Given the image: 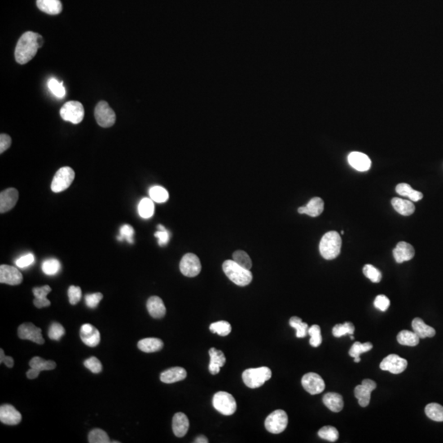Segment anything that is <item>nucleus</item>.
Wrapping results in <instances>:
<instances>
[{"label": "nucleus", "instance_id": "obj_35", "mask_svg": "<svg viewBox=\"0 0 443 443\" xmlns=\"http://www.w3.org/2000/svg\"><path fill=\"white\" fill-rule=\"evenodd\" d=\"M373 348V345L370 343H361L359 342L354 343L352 348L350 349L349 355L355 359V362L361 361V354L369 352Z\"/></svg>", "mask_w": 443, "mask_h": 443}, {"label": "nucleus", "instance_id": "obj_53", "mask_svg": "<svg viewBox=\"0 0 443 443\" xmlns=\"http://www.w3.org/2000/svg\"><path fill=\"white\" fill-rule=\"evenodd\" d=\"M157 229H159V232L155 233V238L159 239V245L160 246H164L168 244L169 241V233H168L167 229L164 228L163 225H158Z\"/></svg>", "mask_w": 443, "mask_h": 443}, {"label": "nucleus", "instance_id": "obj_1", "mask_svg": "<svg viewBox=\"0 0 443 443\" xmlns=\"http://www.w3.org/2000/svg\"><path fill=\"white\" fill-rule=\"evenodd\" d=\"M42 36L36 32H27L19 39L15 49V59L19 64L29 63L43 45Z\"/></svg>", "mask_w": 443, "mask_h": 443}, {"label": "nucleus", "instance_id": "obj_34", "mask_svg": "<svg viewBox=\"0 0 443 443\" xmlns=\"http://www.w3.org/2000/svg\"><path fill=\"white\" fill-rule=\"evenodd\" d=\"M138 212L140 216L143 218H150L155 213V204L152 199L144 198L141 199L138 205Z\"/></svg>", "mask_w": 443, "mask_h": 443}, {"label": "nucleus", "instance_id": "obj_49", "mask_svg": "<svg viewBox=\"0 0 443 443\" xmlns=\"http://www.w3.org/2000/svg\"><path fill=\"white\" fill-rule=\"evenodd\" d=\"M64 334H65V329L60 323L55 322L50 325L48 336L51 340L59 341Z\"/></svg>", "mask_w": 443, "mask_h": 443}, {"label": "nucleus", "instance_id": "obj_31", "mask_svg": "<svg viewBox=\"0 0 443 443\" xmlns=\"http://www.w3.org/2000/svg\"><path fill=\"white\" fill-rule=\"evenodd\" d=\"M392 204L394 209L403 216H410L415 211V206L413 204V202L406 199H400L397 197L392 199Z\"/></svg>", "mask_w": 443, "mask_h": 443}, {"label": "nucleus", "instance_id": "obj_23", "mask_svg": "<svg viewBox=\"0 0 443 443\" xmlns=\"http://www.w3.org/2000/svg\"><path fill=\"white\" fill-rule=\"evenodd\" d=\"M148 312L151 317L155 318H161L164 317L166 313V307L161 298L156 295L151 296L147 300Z\"/></svg>", "mask_w": 443, "mask_h": 443}, {"label": "nucleus", "instance_id": "obj_39", "mask_svg": "<svg viewBox=\"0 0 443 443\" xmlns=\"http://www.w3.org/2000/svg\"><path fill=\"white\" fill-rule=\"evenodd\" d=\"M150 199L157 203H164L169 199L168 190L159 186H153L150 189Z\"/></svg>", "mask_w": 443, "mask_h": 443}, {"label": "nucleus", "instance_id": "obj_52", "mask_svg": "<svg viewBox=\"0 0 443 443\" xmlns=\"http://www.w3.org/2000/svg\"><path fill=\"white\" fill-rule=\"evenodd\" d=\"M103 294L97 292V293L89 294L85 295V304L90 309H95L103 299Z\"/></svg>", "mask_w": 443, "mask_h": 443}, {"label": "nucleus", "instance_id": "obj_18", "mask_svg": "<svg viewBox=\"0 0 443 443\" xmlns=\"http://www.w3.org/2000/svg\"><path fill=\"white\" fill-rule=\"evenodd\" d=\"M80 337L83 343L90 347H97L100 342V334L98 329L89 323L81 326Z\"/></svg>", "mask_w": 443, "mask_h": 443}, {"label": "nucleus", "instance_id": "obj_44", "mask_svg": "<svg viewBox=\"0 0 443 443\" xmlns=\"http://www.w3.org/2000/svg\"><path fill=\"white\" fill-rule=\"evenodd\" d=\"M318 436L322 439L334 442L339 437V432L336 427L333 426H324L318 431Z\"/></svg>", "mask_w": 443, "mask_h": 443}, {"label": "nucleus", "instance_id": "obj_11", "mask_svg": "<svg viewBox=\"0 0 443 443\" xmlns=\"http://www.w3.org/2000/svg\"><path fill=\"white\" fill-rule=\"evenodd\" d=\"M408 362L396 354H391L383 359L380 364V369L393 374H401L407 368Z\"/></svg>", "mask_w": 443, "mask_h": 443}, {"label": "nucleus", "instance_id": "obj_42", "mask_svg": "<svg viewBox=\"0 0 443 443\" xmlns=\"http://www.w3.org/2000/svg\"><path fill=\"white\" fill-rule=\"evenodd\" d=\"M233 260H234L240 266L243 267L244 269H250L252 268V261L248 254L243 251H237L233 253Z\"/></svg>", "mask_w": 443, "mask_h": 443}, {"label": "nucleus", "instance_id": "obj_19", "mask_svg": "<svg viewBox=\"0 0 443 443\" xmlns=\"http://www.w3.org/2000/svg\"><path fill=\"white\" fill-rule=\"evenodd\" d=\"M414 249L407 242H400L393 250V256L396 263L401 264L405 261H409L414 258Z\"/></svg>", "mask_w": 443, "mask_h": 443}, {"label": "nucleus", "instance_id": "obj_29", "mask_svg": "<svg viewBox=\"0 0 443 443\" xmlns=\"http://www.w3.org/2000/svg\"><path fill=\"white\" fill-rule=\"evenodd\" d=\"M413 331L418 335L419 338H432L435 336L436 331L433 327H430L423 322L420 318H415L412 321Z\"/></svg>", "mask_w": 443, "mask_h": 443}, {"label": "nucleus", "instance_id": "obj_61", "mask_svg": "<svg viewBox=\"0 0 443 443\" xmlns=\"http://www.w3.org/2000/svg\"><path fill=\"white\" fill-rule=\"evenodd\" d=\"M351 339H352V340L354 339V337L352 335H351Z\"/></svg>", "mask_w": 443, "mask_h": 443}, {"label": "nucleus", "instance_id": "obj_60", "mask_svg": "<svg viewBox=\"0 0 443 443\" xmlns=\"http://www.w3.org/2000/svg\"><path fill=\"white\" fill-rule=\"evenodd\" d=\"M195 443H208V440L206 436H203V435H200V436H197L195 440Z\"/></svg>", "mask_w": 443, "mask_h": 443}, {"label": "nucleus", "instance_id": "obj_28", "mask_svg": "<svg viewBox=\"0 0 443 443\" xmlns=\"http://www.w3.org/2000/svg\"><path fill=\"white\" fill-rule=\"evenodd\" d=\"M36 5L41 11L49 15H58L63 10L60 0H37Z\"/></svg>", "mask_w": 443, "mask_h": 443}, {"label": "nucleus", "instance_id": "obj_26", "mask_svg": "<svg viewBox=\"0 0 443 443\" xmlns=\"http://www.w3.org/2000/svg\"><path fill=\"white\" fill-rule=\"evenodd\" d=\"M51 287L45 285L41 287H35L32 290L34 295H35V300H34V304L36 308L41 309L48 307L51 304L50 300H48L47 295L49 292H51Z\"/></svg>", "mask_w": 443, "mask_h": 443}, {"label": "nucleus", "instance_id": "obj_21", "mask_svg": "<svg viewBox=\"0 0 443 443\" xmlns=\"http://www.w3.org/2000/svg\"><path fill=\"white\" fill-rule=\"evenodd\" d=\"M348 162L352 168L360 172L369 170L371 167V160L367 155L361 152H352L348 156Z\"/></svg>", "mask_w": 443, "mask_h": 443}, {"label": "nucleus", "instance_id": "obj_40", "mask_svg": "<svg viewBox=\"0 0 443 443\" xmlns=\"http://www.w3.org/2000/svg\"><path fill=\"white\" fill-rule=\"evenodd\" d=\"M209 330L213 334H217L219 336H228L232 331V326L227 321H218L213 322L209 326Z\"/></svg>", "mask_w": 443, "mask_h": 443}, {"label": "nucleus", "instance_id": "obj_58", "mask_svg": "<svg viewBox=\"0 0 443 443\" xmlns=\"http://www.w3.org/2000/svg\"><path fill=\"white\" fill-rule=\"evenodd\" d=\"M0 363H5L6 366L9 368L14 367V361L11 356H5L4 350H0Z\"/></svg>", "mask_w": 443, "mask_h": 443}, {"label": "nucleus", "instance_id": "obj_22", "mask_svg": "<svg viewBox=\"0 0 443 443\" xmlns=\"http://www.w3.org/2000/svg\"><path fill=\"white\" fill-rule=\"evenodd\" d=\"M189 419L186 414L181 412L175 414L172 418V431L177 437H182L188 432Z\"/></svg>", "mask_w": 443, "mask_h": 443}, {"label": "nucleus", "instance_id": "obj_5", "mask_svg": "<svg viewBox=\"0 0 443 443\" xmlns=\"http://www.w3.org/2000/svg\"><path fill=\"white\" fill-rule=\"evenodd\" d=\"M213 405L215 410L224 415H232L237 410V402L230 393L218 392L214 394Z\"/></svg>", "mask_w": 443, "mask_h": 443}, {"label": "nucleus", "instance_id": "obj_50", "mask_svg": "<svg viewBox=\"0 0 443 443\" xmlns=\"http://www.w3.org/2000/svg\"><path fill=\"white\" fill-rule=\"evenodd\" d=\"M135 235V230L129 224H125L120 229V235L118 237L119 242H123V240H127V242L130 244L134 243L133 237Z\"/></svg>", "mask_w": 443, "mask_h": 443}, {"label": "nucleus", "instance_id": "obj_8", "mask_svg": "<svg viewBox=\"0 0 443 443\" xmlns=\"http://www.w3.org/2000/svg\"><path fill=\"white\" fill-rule=\"evenodd\" d=\"M61 118L67 122L78 124L82 122L85 115L84 107L78 101H69L61 107Z\"/></svg>", "mask_w": 443, "mask_h": 443}, {"label": "nucleus", "instance_id": "obj_51", "mask_svg": "<svg viewBox=\"0 0 443 443\" xmlns=\"http://www.w3.org/2000/svg\"><path fill=\"white\" fill-rule=\"evenodd\" d=\"M84 365L86 369H89L93 374H99L103 370V366L100 361H98V359L94 356H92L90 358L87 359L84 362Z\"/></svg>", "mask_w": 443, "mask_h": 443}, {"label": "nucleus", "instance_id": "obj_9", "mask_svg": "<svg viewBox=\"0 0 443 443\" xmlns=\"http://www.w3.org/2000/svg\"><path fill=\"white\" fill-rule=\"evenodd\" d=\"M94 117L97 123L102 128H107L112 127L116 122V115L105 101L98 102L95 109Z\"/></svg>", "mask_w": 443, "mask_h": 443}, {"label": "nucleus", "instance_id": "obj_16", "mask_svg": "<svg viewBox=\"0 0 443 443\" xmlns=\"http://www.w3.org/2000/svg\"><path fill=\"white\" fill-rule=\"evenodd\" d=\"M0 421L6 425H17L22 421V414L13 405L5 404L0 407Z\"/></svg>", "mask_w": 443, "mask_h": 443}, {"label": "nucleus", "instance_id": "obj_6", "mask_svg": "<svg viewBox=\"0 0 443 443\" xmlns=\"http://www.w3.org/2000/svg\"><path fill=\"white\" fill-rule=\"evenodd\" d=\"M75 178V172L70 167H63L58 169L52 181L51 190L55 193L67 190Z\"/></svg>", "mask_w": 443, "mask_h": 443}, {"label": "nucleus", "instance_id": "obj_32", "mask_svg": "<svg viewBox=\"0 0 443 443\" xmlns=\"http://www.w3.org/2000/svg\"><path fill=\"white\" fill-rule=\"evenodd\" d=\"M396 191L401 196L408 197L412 201H418L423 199V194L414 190L409 184L400 183L396 186Z\"/></svg>", "mask_w": 443, "mask_h": 443}, {"label": "nucleus", "instance_id": "obj_3", "mask_svg": "<svg viewBox=\"0 0 443 443\" xmlns=\"http://www.w3.org/2000/svg\"><path fill=\"white\" fill-rule=\"evenodd\" d=\"M341 248L342 238L339 233L334 231L326 233L320 241V254L325 260H331L336 259L340 255Z\"/></svg>", "mask_w": 443, "mask_h": 443}, {"label": "nucleus", "instance_id": "obj_2", "mask_svg": "<svg viewBox=\"0 0 443 443\" xmlns=\"http://www.w3.org/2000/svg\"><path fill=\"white\" fill-rule=\"evenodd\" d=\"M223 269L227 277L240 287H245L250 284L253 278L251 271L240 266L234 260L224 261Z\"/></svg>", "mask_w": 443, "mask_h": 443}, {"label": "nucleus", "instance_id": "obj_48", "mask_svg": "<svg viewBox=\"0 0 443 443\" xmlns=\"http://www.w3.org/2000/svg\"><path fill=\"white\" fill-rule=\"evenodd\" d=\"M308 334L310 336L309 344L313 347H319L322 343V336H321V328L318 325H313L309 327Z\"/></svg>", "mask_w": 443, "mask_h": 443}, {"label": "nucleus", "instance_id": "obj_38", "mask_svg": "<svg viewBox=\"0 0 443 443\" xmlns=\"http://www.w3.org/2000/svg\"><path fill=\"white\" fill-rule=\"evenodd\" d=\"M289 324L296 330V338H303L307 336L309 326L305 322H303L301 318L296 316L291 317L289 321Z\"/></svg>", "mask_w": 443, "mask_h": 443}, {"label": "nucleus", "instance_id": "obj_30", "mask_svg": "<svg viewBox=\"0 0 443 443\" xmlns=\"http://www.w3.org/2000/svg\"><path fill=\"white\" fill-rule=\"evenodd\" d=\"M137 347L141 352H146V353H153V352L161 351L164 347V343L159 338H145V339L139 341Z\"/></svg>", "mask_w": 443, "mask_h": 443}, {"label": "nucleus", "instance_id": "obj_33", "mask_svg": "<svg viewBox=\"0 0 443 443\" xmlns=\"http://www.w3.org/2000/svg\"><path fill=\"white\" fill-rule=\"evenodd\" d=\"M419 339L418 335L414 331L403 330L400 331L397 335V342L403 346L408 347H415L419 343Z\"/></svg>", "mask_w": 443, "mask_h": 443}, {"label": "nucleus", "instance_id": "obj_59", "mask_svg": "<svg viewBox=\"0 0 443 443\" xmlns=\"http://www.w3.org/2000/svg\"><path fill=\"white\" fill-rule=\"evenodd\" d=\"M40 373H41V372L38 371L37 369L31 368V369L27 372V376L29 379H35V378H38Z\"/></svg>", "mask_w": 443, "mask_h": 443}, {"label": "nucleus", "instance_id": "obj_7", "mask_svg": "<svg viewBox=\"0 0 443 443\" xmlns=\"http://www.w3.org/2000/svg\"><path fill=\"white\" fill-rule=\"evenodd\" d=\"M265 427L271 433L278 434L287 428L288 424V416L282 410L272 412L265 419Z\"/></svg>", "mask_w": 443, "mask_h": 443}, {"label": "nucleus", "instance_id": "obj_47", "mask_svg": "<svg viewBox=\"0 0 443 443\" xmlns=\"http://www.w3.org/2000/svg\"><path fill=\"white\" fill-rule=\"evenodd\" d=\"M363 273L366 278H369L371 282H375V283L380 282L382 280V273L380 271L371 264L365 265L364 269H363Z\"/></svg>", "mask_w": 443, "mask_h": 443}, {"label": "nucleus", "instance_id": "obj_27", "mask_svg": "<svg viewBox=\"0 0 443 443\" xmlns=\"http://www.w3.org/2000/svg\"><path fill=\"white\" fill-rule=\"evenodd\" d=\"M322 401L323 404L326 405V407L328 408L331 411L340 412L343 410V406H344V401H343V396L340 394L335 393V392H328L325 394L322 397Z\"/></svg>", "mask_w": 443, "mask_h": 443}, {"label": "nucleus", "instance_id": "obj_45", "mask_svg": "<svg viewBox=\"0 0 443 443\" xmlns=\"http://www.w3.org/2000/svg\"><path fill=\"white\" fill-rule=\"evenodd\" d=\"M88 441L90 443H108L109 437L107 432L99 428H94L89 433Z\"/></svg>", "mask_w": 443, "mask_h": 443}, {"label": "nucleus", "instance_id": "obj_4", "mask_svg": "<svg viewBox=\"0 0 443 443\" xmlns=\"http://www.w3.org/2000/svg\"><path fill=\"white\" fill-rule=\"evenodd\" d=\"M272 377V371L268 367L255 368L245 370L242 374V379L250 388H258L264 385Z\"/></svg>", "mask_w": 443, "mask_h": 443}, {"label": "nucleus", "instance_id": "obj_54", "mask_svg": "<svg viewBox=\"0 0 443 443\" xmlns=\"http://www.w3.org/2000/svg\"><path fill=\"white\" fill-rule=\"evenodd\" d=\"M68 298L71 304H76L81 299V289L76 286H71L68 288Z\"/></svg>", "mask_w": 443, "mask_h": 443}, {"label": "nucleus", "instance_id": "obj_41", "mask_svg": "<svg viewBox=\"0 0 443 443\" xmlns=\"http://www.w3.org/2000/svg\"><path fill=\"white\" fill-rule=\"evenodd\" d=\"M61 269L60 262L56 259H49L43 262V273L46 275H55L59 272Z\"/></svg>", "mask_w": 443, "mask_h": 443}, {"label": "nucleus", "instance_id": "obj_17", "mask_svg": "<svg viewBox=\"0 0 443 443\" xmlns=\"http://www.w3.org/2000/svg\"><path fill=\"white\" fill-rule=\"evenodd\" d=\"M19 198L18 190L8 188L0 193V213H5L11 210L16 205Z\"/></svg>", "mask_w": 443, "mask_h": 443}, {"label": "nucleus", "instance_id": "obj_12", "mask_svg": "<svg viewBox=\"0 0 443 443\" xmlns=\"http://www.w3.org/2000/svg\"><path fill=\"white\" fill-rule=\"evenodd\" d=\"M18 337L23 340H30L37 344L45 343V339L41 334V329L36 327L32 322H25L20 325L18 330Z\"/></svg>", "mask_w": 443, "mask_h": 443}, {"label": "nucleus", "instance_id": "obj_37", "mask_svg": "<svg viewBox=\"0 0 443 443\" xmlns=\"http://www.w3.org/2000/svg\"><path fill=\"white\" fill-rule=\"evenodd\" d=\"M30 367L33 368L38 371H45V370H53L56 368V363L53 361H45L44 359L36 356L31 360L29 362Z\"/></svg>", "mask_w": 443, "mask_h": 443}, {"label": "nucleus", "instance_id": "obj_15", "mask_svg": "<svg viewBox=\"0 0 443 443\" xmlns=\"http://www.w3.org/2000/svg\"><path fill=\"white\" fill-rule=\"evenodd\" d=\"M23 274L14 266L2 264L0 266V282L5 284L16 286L23 282Z\"/></svg>", "mask_w": 443, "mask_h": 443}, {"label": "nucleus", "instance_id": "obj_10", "mask_svg": "<svg viewBox=\"0 0 443 443\" xmlns=\"http://www.w3.org/2000/svg\"><path fill=\"white\" fill-rule=\"evenodd\" d=\"M180 271L188 278L196 277L201 271V263L198 256L192 253L184 255L180 262Z\"/></svg>", "mask_w": 443, "mask_h": 443}, {"label": "nucleus", "instance_id": "obj_13", "mask_svg": "<svg viewBox=\"0 0 443 443\" xmlns=\"http://www.w3.org/2000/svg\"><path fill=\"white\" fill-rule=\"evenodd\" d=\"M376 383L371 379H365L361 385L356 386L355 396L358 399L359 405L362 407L368 406L370 402L371 392L376 389Z\"/></svg>", "mask_w": 443, "mask_h": 443}, {"label": "nucleus", "instance_id": "obj_25", "mask_svg": "<svg viewBox=\"0 0 443 443\" xmlns=\"http://www.w3.org/2000/svg\"><path fill=\"white\" fill-rule=\"evenodd\" d=\"M208 354L210 356V362L208 365V370L210 372L211 374L215 375L218 374L220 369L223 367L225 363H226V358L224 356V352L216 349L214 347L211 348L208 351Z\"/></svg>", "mask_w": 443, "mask_h": 443}, {"label": "nucleus", "instance_id": "obj_46", "mask_svg": "<svg viewBox=\"0 0 443 443\" xmlns=\"http://www.w3.org/2000/svg\"><path fill=\"white\" fill-rule=\"evenodd\" d=\"M49 89L50 91L54 94V95L59 98H63L65 97L66 90L63 86V83L59 81L55 78H51L48 82Z\"/></svg>", "mask_w": 443, "mask_h": 443}, {"label": "nucleus", "instance_id": "obj_36", "mask_svg": "<svg viewBox=\"0 0 443 443\" xmlns=\"http://www.w3.org/2000/svg\"><path fill=\"white\" fill-rule=\"evenodd\" d=\"M425 414L432 420L443 422V406L437 403H430L426 405Z\"/></svg>", "mask_w": 443, "mask_h": 443}, {"label": "nucleus", "instance_id": "obj_57", "mask_svg": "<svg viewBox=\"0 0 443 443\" xmlns=\"http://www.w3.org/2000/svg\"><path fill=\"white\" fill-rule=\"evenodd\" d=\"M12 139L7 134L0 135V153L6 151L10 146H11Z\"/></svg>", "mask_w": 443, "mask_h": 443}, {"label": "nucleus", "instance_id": "obj_43", "mask_svg": "<svg viewBox=\"0 0 443 443\" xmlns=\"http://www.w3.org/2000/svg\"><path fill=\"white\" fill-rule=\"evenodd\" d=\"M355 333V326L351 322H346L343 324H337L333 328V334L336 338H341L347 334L353 335Z\"/></svg>", "mask_w": 443, "mask_h": 443}, {"label": "nucleus", "instance_id": "obj_14", "mask_svg": "<svg viewBox=\"0 0 443 443\" xmlns=\"http://www.w3.org/2000/svg\"><path fill=\"white\" fill-rule=\"evenodd\" d=\"M304 389L311 395H317L323 392L325 389V383L320 375L315 373H308L304 374L301 379Z\"/></svg>", "mask_w": 443, "mask_h": 443}, {"label": "nucleus", "instance_id": "obj_56", "mask_svg": "<svg viewBox=\"0 0 443 443\" xmlns=\"http://www.w3.org/2000/svg\"><path fill=\"white\" fill-rule=\"evenodd\" d=\"M34 262H35V256L32 254H27L18 259L15 264L18 268L25 269L27 267L31 266Z\"/></svg>", "mask_w": 443, "mask_h": 443}, {"label": "nucleus", "instance_id": "obj_24", "mask_svg": "<svg viewBox=\"0 0 443 443\" xmlns=\"http://www.w3.org/2000/svg\"><path fill=\"white\" fill-rule=\"evenodd\" d=\"M187 376L186 369L181 367H173L167 369L160 374V380L164 383H174L184 380Z\"/></svg>", "mask_w": 443, "mask_h": 443}, {"label": "nucleus", "instance_id": "obj_55", "mask_svg": "<svg viewBox=\"0 0 443 443\" xmlns=\"http://www.w3.org/2000/svg\"><path fill=\"white\" fill-rule=\"evenodd\" d=\"M374 306L381 311H386L390 306V300L384 295H378L374 300Z\"/></svg>", "mask_w": 443, "mask_h": 443}, {"label": "nucleus", "instance_id": "obj_20", "mask_svg": "<svg viewBox=\"0 0 443 443\" xmlns=\"http://www.w3.org/2000/svg\"><path fill=\"white\" fill-rule=\"evenodd\" d=\"M324 208V202L319 197H314L305 206L298 208V213L307 214L310 217H318Z\"/></svg>", "mask_w": 443, "mask_h": 443}]
</instances>
